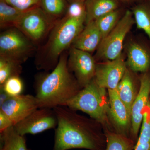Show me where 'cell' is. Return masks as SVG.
Segmentation results:
<instances>
[{
  "mask_svg": "<svg viewBox=\"0 0 150 150\" xmlns=\"http://www.w3.org/2000/svg\"><path fill=\"white\" fill-rule=\"evenodd\" d=\"M58 119L53 150L75 149L105 150V138L95 128L92 121L82 117L66 106L53 108Z\"/></svg>",
  "mask_w": 150,
  "mask_h": 150,
  "instance_id": "1",
  "label": "cell"
},
{
  "mask_svg": "<svg viewBox=\"0 0 150 150\" xmlns=\"http://www.w3.org/2000/svg\"><path fill=\"white\" fill-rule=\"evenodd\" d=\"M68 58L67 54L63 53L51 72L42 73L35 77V96L39 108L53 109L66 106L68 101L81 89L68 69Z\"/></svg>",
  "mask_w": 150,
  "mask_h": 150,
  "instance_id": "2",
  "label": "cell"
},
{
  "mask_svg": "<svg viewBox=\"0 0 150 150\" xmlns=\"http://www.w3.org/2000/svg\"><path fill=\"white\" fill-rule=\"evenodd\" d=\"M86 16L72 18L66 16L57 21L49 33L46 43L38 51L35 65L46 71L56 67L60 57L70 48L86 25Z\"/></svg>",
  "mask_w": 150,
  "mask_h": 150,
  "instance_id": "3",
  "label": "cell"
},
{
  "mask_svg": "<svg viewBox=\"0 0 150 150\" xmlns=\"http://www.w3.org/2000/svg\"><path fill=\"white\" fill-rule=\"evenodd\" d=\"M105 89L98 85L93 79L68 101L66 106L82 111L97 122L106 125L109 105Z\"/></svg>",
  "mask_w": 150,
  "mask_h": 150,
  "instance_id": "4",
  "label": "cell"
},
{
  "mask_svg": "<svg viewBox=\"0 0 150 150\" xmlns=\"http://www.w3.org/2000/svg\"><path fill=\"white\" fill-rule=\"evenodd\" d=\"M135 23L131 10L125 11L115 28L103 39L94 57L96 61L115 60L121 56L124 40Z\"/></svg>",
  "mask_w": 150,
  "mask_h": 150,
  "instance_id": "5",
  "label": "cell"
},
{
  "mask_svg": "<svg viewBox=\"0 0 150 150\" xmlns=\"http://www.w3.org/2000/svg\"><path fill=\"white\" fill-rule=\"evenodd\" d=\"M35 50V44L16 28H10L1 33L0 57L21 65Z\"/></svg>",
  "mask_w": 150,
  "mask_h": 150,
  "instance_id": "6",
  "label": "cell"
},
{
  "mask_svg": "<svg viewBox=\"0 0 150 150\" xmlns=\"http://www.w3.org/2000/svg\"><path fill=\"white\" fill-rule=\"evenodd\" d=\"M56 22L38 6L24 11L14 27L36 44L49 33Z\"/></svg>",
  "mask_w": 150,
  "mask_h": 150,
  "instance_id": "7",
  "label": "cell"
},
{
  "mask_svg": "<svg viewBox=\"0 0 150 150\" xmlns=\"http://www.w3.org/2000/svg\"><path fill=\"white\" fill-rule=\"evenodd\" d=\"M96 62L91 54L71 47L68 55L67 66L81 88L93 79L95 74Z\"/></svg>",
  "mask_w": 150,
  "mask_h": 150,
  "instance_id": "8",
  "label": "cell"
},
{
  "mask_svg": "<svg viewBox=\"0 0 150 150\" xmlns=\"http://www.w3.org/2000/svg\"><path fill=\"white\" fill-rule=\"evenodd\" d=\"M58 125V119L54 109L38 108L14 127L22 136L36 135L47 130L55 129Z\"/></svg>",
  "mask_w": 150,
  "mask_h": 150,
  "instance_id": "9",
  "label": "cell"
},
{
  "mask_svg": "<svg viewBox=\"0 0 150 150\" xmlns=\"http://www.w3.org/2000/svg\"><path fill=\"white\" fill-rule=\"evenodd\" d=\"M127 65L123 55L113 60L96 64L94 80L103 88L115 89L127 70Z\"/></svg>",
  "mask_w": 150,
  "mask_h": 150,
  "instance_id": "10",
  "label": "cell"
},
{
  "mask_svg": "<svg viewBox=\"0 0 150 150\" xmlns=\"http://www.w3.org/2000/svg\"><path fill=\"white\" fill-rule=\"evenodd\" d=\"M38 108L35 96L21 94L11 97L0 106V110L10 118L15 126Z\"/></svg>",
  "mask_w": 150,
  "mask_h": 150,
  "instance_id": "11",
  "label": "cell"
},
{
  "mask_svg": "<svg viewBox=\"0 0 150 150\" xmlns=\"http://www.w3.org/2000/svg\"><path fill=\"white\" fill-rule=\"evenodd\" d=\"M150 93V74L147 72L144 73L141 77L139 90L137 94L131 109L132 139L135 142L142 126L144 111L149 103Z\"/></svg>",
  "mask_w": 150,
  "mask_h": 150,
  "instance_id": "12",
  "label": "cell"
},
{
  "mask_svg": "<svg viewBox=\"0 0 150 150\" xmlns=\"http://www.w3.org/2000/svg\"><path fill=\"white\" fill-rule=\"evenodd\" d=\"M108 95L109 113L117 127V133L129 137L128 132L131 125V114L119 98L116 89H108Z\"/></svg>",
  "mask_w": 150,
  "mask_h": 150,
  "instance_id": "13",
  "label": "cell"
},
{
  "mask_svg": "<svg viewBox=\"0 0 150 150\" xmlns=\"http://www.w3.org/2000/svg\"><path fill=\"white\" fill-rule=\"evenodd\" d=\"M126 65L135 72H147L150 69V48L137 42L127 47Z\"/></svg>",
  "mask_w": 150,
  "mask_h": 150,
  "instance_id": "14",
  "label": "cell"
},
{
  "mask_svg": "<svg viewBox=\"0 0 150 150\" xmlns=\"http://www.w3.org/2000/svg\"><path fill=\"white\" fill-rule=\"evenodd\" d=\"M102 40V34L94 21L86 24L71 47L91 54L97 50Z\"/></svg>",
  "mask_w": 150,
  "mask_h": 150,
  "instance_id": "15",
  "label": "cell"
},
{
  "mask_svg": "<svg viewBox=\"0 0 150 150\" xmlns=\"http://www.w3.org/2000/svg\"><path fill=\"white\" fill-rule=\"evenodd\" d=\"M119 0H85L86 24L121 8Z\"/></svg>",
  "mask_w": 150,
  "mask_h": 150,
  "instance_id": "16",
  "label": "cell"
},
{
  "mask_svg": "<svg viewBox=\"0 0 150 150\" xmlns=\"http://www.w3.org/2000/svg\"><path fill=\"white\" fill-rule=\"evenodd\" d=\"M116 89L119 98L126 105L131 115L132 105L137 94L132 74L128 68Z\"/></svg>",
  "mask_w": 150,
  "mask_h": 150,
  "instance_id": "17",
  "label": "cell"
},
{
  "mask_svg": "<svg viewBox=\"0 0 150 150\" xmlns=\"http://www.w3.org/2000/svg\"><path fill=\"white\" fill-rule=\"evenodd\" d=\"M0 150H28L25 136L18 133L14 126L0 133Z\"/></svg>",
  "mask_w": 150,
  "mask_h": 150,
  "instance_id": "18",
  "label": "cell"
},
{
  "mask_svg": "<svg viewBox=\"0 0 150 150\" xmlns=\"http://www.w3.org/2000/svg\"><path fill=\"white\" fill-rule=\"evenodd\" d=\"M137 28L144 30L150 43V0H142L131 10Z\"/></svg>",
  "mask_w": 150,
  "mask_h": 150,
  "instance_id": "19",
  "label": "cell"
},
{
  "mask_svg": "<svg viewBox=\"0 0 150 150\" xmlns=\"http://www.w3.org/2000/svg\"><path fill=\"white\" fill-rule=\"evenodd\" d=\"M106 147L105 150H133L136 142L130 137L118 133L106 131Z\"/></svg>",
  "mask_w": 150,
  "mask_h": 150,
  "instance_id": "20",
  "label": "cell"
},
{
  "mask_svg": "<svg viewBox=\"0 0 150 150\" xmlns=\"http://www.w3.org/2000/svg\"><path fill=\"white\" fill-rule=\"evenodd\" d=\"M23 12L10 5L5 0H0L1 28L14 27Z\"/></svg>",
  "mask_w": 150,
  "mask_h": 150,
  "instance_id": "21",
  "label": "cell"
},
{
  "mask_svg": "<svg viewBox=\"0 0 150 150\" xmlns=\"http://www.w3.org/2000/svg\"><path fill=\"white\" fill-rule=\"evenodd\" d=\"M124 13L123 9L120 8L103 16L95 21L101 32L103 39L115 28Z\"/></svg>",
  "mask_w": 150,
  "mask_h": 150,
  "instance_id": "22",
  "label": "cell"
},
{
  "mask_svg": "<svg viewBox=\"0 0 150 150\" xmlns=\"http://www.w3.org/2000/svg\"><path fill=\"white\" fill-rule=\"evenodd\" d=\"M66 1L40 0L39 6L48 16L56 21L66 14L68 6Z\"/></svg>",
  "mask_w": 150,
  "mask_h": 150,
  "instance_id": "23",
  "label": "cell"
},
{
  "mask_svg": "<svg viewBox=\"0 0 150 150\" xmlns=\"http://www.w3.org/2000/svg\"><path fill=\"white\" fill-rule=\"evenodd\" d=\"M22 71L21 65L0 57V86H2L9 78L19 76Z\"/></svg>",
  "mask_w": 150,
  "mask_h": 150,
  "instance_id": "24",
  "label": "cell"
},
{
  "mask_svg": "<svg viewBox=\"0 0 150 150\" xmlns=\"http://www.w3.org/2000/svg\"><path fill=\"white\" fill-rule=\"evenodd\" d=\"M24 84L19 76H15L9 78L0 88H2L11 97L22 94L24 90Z\"/></svg>",
  "mask_w": 150,
  "mask_h": 150,
  "instance_id": "25",
  "label": "cell"
},
{
  "mask_svg": "<svg viewBox=\"0 0 150 150\" xmlns=\"http://www.w3.org/2000/svg\"><path fill=\"white\" fill-rule=\"evenodd\" d=\"M134 150H150V126L141 129Z\"/></svg>",
  "mask_w": 150,
  "mask_h": 150,
  "instance_id": "26",
  "label": "cell"
},
{
  "mask_svg": "<svg viewBox=\"0 0 150 150\" xmlns=\"http://www.w3.org/2000/svg\"><path fill=\"white\" fill-rule=\"evenodd\" d=\"M65 16L72 18H79L86 16L84 2H73L69 4Z\"/></svg>",
  "mask_w": 150,
  "mask_h": 150,
  "instance_id": "27",
  "label": "cell"
},
{
  "mask_svg": "<svg viewBox=\"0 0 150 150\" xmlns=\"http://www.w3.org/2000/svg\"><path fill=\"white\" fill-rule=\"evenodd\" d=\"M10 5L24 11L39 6L40 0H5Z\"/></svg>",
  "mask_w": 150,
  "mask_h": 150,
  "instance_id": "28",
  "label": "cell"
},
{
  "mask_svg": "<svg viewBox=\"0 0 150 150\" xmlns=\"http://www.w3.org/2000/svg\"><path fill=\"white\" fill-rule=\"evenodd\" d=\"M13 126L14 125L10 118L0 110V133Z\"/></svg>",
  "mask_w": 150,
  "mask_h": 150,
  "instance_id": "29",
  "label": "cell"
},
{
  "mask_svg": "<svg viewBox=\"0 0 150 150\" xmlns=\"http://www.w3.org/2000/svg\"><path fill=\"white\" fill-rule=\"evenodd\" d=\"M2 88H0V106L11 97Z\"/></svg>",
  "mask_w": 150,
  "mask_h": 150,
  "instance_id": "30",
  "label": "cell"
},
{
  "mask_svg": "<svg viewBox=\"0 0 150 150\" xmlns=\"http://www.w3.org/2000/svg\"><path fill=\"white\" fill-rule=\"evenodd\" d=\"M69 4L73 2H84L85 0H67Z\"/></svg>",
  "mask_w": 150,
  "mask_h": 150,
  "instance_id": "31",
  "label": "cell"
},
{
  "mask_svg": "<svg viewBox=\"0 0 150 150\" xmlns=\"http://www.w3.org/2000/svg\"><path fill=\"white\" fill-rule=\"evenodd\" d=\"M119 1H121V3H130L133 1H135V0H119Z\"/></svg>",
  "mask_w": 150,
  "mask_h": 150,
  "instance_id": "32",
  "label": "cell"
}]
</instances>
